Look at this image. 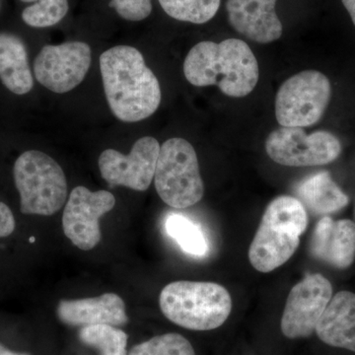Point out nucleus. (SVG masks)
<instances>
[{
  "mask_svg": "<svg viewBox=\"0 0 355 355\" xmlns=\"http://www.w3.org/2000/svg\"><path fill=\"white\" fill-rule=\"evenodd\" d=\"M159 304L168 320L193 331L219 328L232 309L230 294L220 284L184 280L166 286Z\"/></svg>",
  "mask_w": 355,
  "mask_h": 355,
  "instance_id": "obj_3",
  "label": "nucleus"
},
{
  "mask_svg": "<svg viewBox=\"0 0 355 355\" xmlns=\"http://www.w3.org/2000/svg\"><path fill=\"white\" fill-rule=\"evenodd\" d=\"M0 80L16 95H25L34 86L27 50L22 40L0 32Z\"/></svg>",
  "mask_w": 355,
  "mask_h": 355,
  "instance_id": "obj_17",
  "label": "nucleus"
},
{
  "mask_svg": "<svg viewBox=\"0 0 355 355\" xmlns=\"http://www.w3.org/2000/svg\"><path fill=\"white\" fill-rule=\"evenodd\" d=\"M299 200L317 214H328L343 209L349 197L331 179L328 172L306 178L296 189Z\"/></svg>",
  "mask_w": 355,
  "mask_h": 355,
  "instance_id": "obj_18",
  "label": "nucleus"
},
{
  "mask_svg": "<svg viewBox=\"0 0 355 355\" xmlns=\"http://www.w3.org/2000/svg\"><path fill=\"white\" fill-rule=\"evenodd\" d=\"M91 55L90 46L83 42L48 44L35 58V77L53 92H69L85 78Z\"/></svg>",
  "mask_w": 355,
  "mask_h": 355,
  "instance_id": "obj_8",
  "label": "nucleus"
},
{
  "mask_svg": "<svg viewBox=\"0 0 355 355\" xmlns=\"http://www.w3.org/2000/svg\"><path fill=\"white\" fill-rule=\"evenodd\" d=\"M315 331L327 345L355 352V294L349 291L336 294Z\"/></svg>",
  "mask_w": 355,
  "mask_h": 355,
  "instance_id": "obj_16",
  "label": "nucleus"
},
{
  "mask_svg": "<svg viewBox=\"0 0 355 355\" xmlns=\"http://www.w3.org/2000/svg\"><path fill=\"white\" fill-rule=\"evenodd\" d=\"M0 355H30L27 354H20V352H11L8 349H6V347L0 343Z\"/></svg>",
  "mask_w": 355,
  "mask_h": 355,
  "instance_id": "obj_28",
  "label": "nucleus"
},
{
  "mask_svg": "<svg viewBox=\"0 0 355 355\" xmlns=\"http://www.w3.org/2000/svg\"><path fill=\"white\" fill-rule=\"evenodd\" d=\"M103 85L112 113L125 123L153 116L161 102L157 77L144 55L130 46H116L100 55Z\"/></svg>",
  "mask_w": 355,
  "mask_h": 355,
  "instance_id": "obj_1",
  "label": "nucleus"
},
{
  "mask_svg": "<svg viewBox=\"0 0 355 355\" xmlns=\"http://www.w3.org/2000/svg\"><path fill=\"white\" fill-rule=\"evenodd\" d=\"M160 146L157 139L144 137L133 144L128 155L114 149L103 151L99 157L101 176L111 187L123 186L144 191L153 183Z\"/></svg>",
  "mask_w": 355,
  "mask_h": 355,
  "instance_id": "obj_10",
  "label": "nucleus"
},
{
  "mask_svg": "<svg viewBox=\"0 0 355 355\" xmlns=\"http://www.w3.org/2000/svg\"><path fill=\"white\" fill-rule=\"evenodd\" d=\"M128 355H196L191 343L179 334H164L133 347Z\"/></svg>",
  "mask_w": 355,
  "mask_h": 355,
  "instance_id": "obj_24",
  "label": "nucleus"
},
{
  "mask_svg": "<svg viewBox=\"0 0 355 355\" xmlns=\"http://www.w3.org/2000/svg\"><path fill=\"white\" fill-rule=\"evenodd\" d=\"M268 155L275 163L289 167L326 165L342 153V144L328 132L306 135L301 128L282 127L270 133L266 141Z\"/></svg>",
  "mask_w": 355,
  "mask_h": 355,
  "instance_id": "obj_7",
  "label": "nucleus"
},
{
  "mask_svg": "<svg viewBox=\"0 0 355 355\" xmlns=\"http://www.w3.org/2000/svg\"><path fill=\"white\" fill-rule=\"evenodd\" d=\"M342 1L355 26V0H342Z\"/></svg>",
  "mask_w": 355,
  "mask_h": 355,
  "instance_id": "obj_27",
  "label": "nucleus"
},
{
  "mask_svg": "<svg viewBox=\"0 0 355 355\" xmlns=\"http://www.w3.org/2000/svg\"><path fill=\"white\" fill-rule=\"evenodd\" d=\"M277 0H227L226 12L229 24L251 41L270 44L284 32L275 11Z\"/></svg>",
  "mask_w": 355,
  "mask_h": 355,
  "instance_id": "obj_12",
  "label": "nucleus"
},
{
  "mask_svg": "<svg viewBox=\"0 0 355 355\" xmlns=\"http://www.w3.org/2000/svg\"><path fill=\"white\" fill-rule=\"evenodd\" d=\"M299 242V236L291 231L261 221L250 246V263L258 272H272L293 256Z\"/></svg>",
  "mask_w": 355,
  "mask_h": 355,
  "instance_id": "obj_15",
  "label": "nucleus"
},
{
  "mask_svg": "<svg viewBox=\"0 0 355 355\" xmlns=\"http://www.w3.org/2000/svg\"><path fill=\"white\" fill-rule=\"evenodd\" d=\"M333 287L323 275H308L291 289L282 318V334L288 338H306L330 303Z\"/></svg>",
  "mask_w": 355,
  "mask_h": 355,
  "instance_id": "obj_11",
  "label": "nucleus"
},
{
  "mask_svg": "<svg viewBox=\"0 0 355 355\" xmlns=\"http://www.w3.org/2000/svg\"><path fill=\"white\" fill-rule=\"evenodd\" d=\"M261 221L275 224L300 237L307 228V212L298 198L280 196L266 207Z\"/></svg>",
  "mask_w": 355,
  "mask_h": 355,
  "instance_id": "obj_19",
  "label": "nucleus"
},
{
  "mask_svg": "<svg viewBox=\"0 0 355 355\" xmlns=\"http://www.w3.org/2000/svg\"><path fill=\"white\" fill-rule=\"evenodd\" d=\"M221 0H159L170 17L182 22L205 24L216 15Z\"/></svg>",
  "mask_w": 355,
  "mask_h": 355,
  "instance_id": "obj_22",
  "label": "nucleus"
},
{
  "mask_svg": "<svg viewBox=\"0 0 355 355\" xmlns=\"http://www.w3.org/2000/svg\"><path fill=\"white\" fill-rule=\"evenodd\" d=\"M116 205L113 193L76 187L70 193L62 216L65 236L79 249L90 251L101 241L99 220Z\"/></svg>",
  "mask_w": 355,
  "mask_h": 355,
  "instance_id": "obj_9",
  "label": "nucleus"
},
{
  "mask_svg": "<svg viewBox=\"0 0 355 355\" xmlns=\"http://www.w3.org/2000/svg\"><path fill=\"white\" fill-rule=\"evenodd\" d=\"M165 230L184 253L203 257L209 252V242L202 228L186 216L180 214L168 216L165 221Z\"/></svg>",
  "mask_w": 355,
  "mask_h": 355,
  "instance_id": "obj_20",
  "label": "nucleus"
},
{
  "mask_svg": "<svg viewBox=\"0 0 355 355\" xmlns=\"http://www.w3.org/2000/svg\"><path fill=\"white\" fill-rule=\"evenodd\" d=\"M311 254L338 268H349L355 259V224L343 219L334 221L324 216L315 227Z\"/></svg>",
  "mask_w": 355,
  "mask_h": 355,
  "instance_id": "obj_14",
  "label": "nucleus"
},
{
  "mask_svg": "<svg viewBox=\"0 0 355 355\" xmlns=\"http://www.w3.org/2000/svg\"><path fill=\"white\" fill-rule=\"evenodd\" d=\"M154 183L161 200L174 209H187L200 202L205 186L190 142L178 137L166 140L160 147Z\"/></svg>",
  "mask_w": 355,
  "mask_h": 355,
  "instance_id": "obj_5",
  "label": "nucleus"
},
{
  "mask_svg": "<svg viewBox=\"0 0 355 355\" xmlns=\"http://www.w3.org/2000/svg\"><path fill=\"white\" fill-rule=\"evenodd\" d=\"M109 6L123 19L137 22L150 15L153 0H111Z\"/></svg>",
  "mask_w": 355,
  "mask_h": 355,
  "instance_id": "obj_25",
  "label": "nucleus"
},
{
  "mask_svg": "<svg viewBox=\"0 0 355 355\" xmlns=\"http://www.w3.org/2000/svg\"><path fill=\"white\" fill-rule=\"evenodd\" d=\"M187 80L198 87L216 85L229 97L253 92L260 76L258 60L244 41H205L193 46L184 62Z\"/></svg>",
  "mask_w": 355,
  "mask_h": 355,
  "instance_id": "obj_2",
  "label": "nucleus"
},
{
  "mask_svg": "<svg viewBox=\"0 0 355 355\" xmlns=\"http://www.w3.org/2000/svg\"><path fill=\"white\" fill-rule=\"evenodd\" d=\"M78 336L81 343L99 350L101 355H128V335L116 327L110 324L83 327Z\"/></svg>",
  "mask_w": 355,
  "mask_h": 355,
  "instance_id": "obj_21",
  "label": "nucleus"
},
{
  "mask_svg": "<svg viewBox=\"0 0 355 355\" xmlns=\"http://www.w3.org/2000/svg\"><path fill=\"white\" fill-rule=\"evenodd\" d=\"M331 86L317 70H305L287 79L275 97V116L280 125L304 128L321 120L328 108Z\"/></svg>",
  "mask_w": 355,
  "mask_h": 355,
  "instance_id": "obj_6",
  "label": "nucleus"
},
{
  "mask_svg": "<svg viewBox=\"0 0 355 355\" xmlns=\"http://www.w3.org/2000/svg\"><path fill=\"white\" fill-rule=\"evenodd\" d=\"M13 176L22 214L51 216L64 205L67 178L51 156L38 150L26 151L16 160Z\"/></svg>",
  "mask_w": 355,
  "mask_h": 355,
  "instance_id": "obj_4",
  "label": "nucleus"
},
{
  "mask_svg": "<svg viewBox=\"0 0 355 355\" xmlns=\"http://www.w3.org/2000/svg\"><path fill=\"white\" fill-rule=\"evenodd\" d=\"M15 230V218L6 203L0 202V238L8 237Z\"/></svg>",
  "mask_w": 355,
  "mask_h": 355,
  "instance_id": "obj_26",
  "label": "nucleus"
},
{
  "mask_svg": "<svg viewBox=\"0 0 355 355\" xmlns=\"http://www.w3.org/2000/svg\"><path fill=\"white\" fill-rule=\"evenodd\" d=\"M31 3L22 12L26 24L34 28L51 27L60 23L69 12V0H21Z\"/></svg>",
  "mask_w": 355,
  "mask_h": 355,
  "instance_id": "obj_23",
  "label": "nucleus"
},
{
  "mask_svg": "<svg viewBox=\"0 0 355 355\" xmlns=\"http://www.w3.org/2000/svg\"><path fill=\"white\" fill-rule=\"evenodd\" d=\"M60 321L72 327L125 326L128 318L123 299L114 293H105L94 298L62 300L58 303Z\"/></svg>",
  "mask_w": 355,
  "mask_h": 355,
  "instance_id": "obj_13",
  "label": "nucleus"
}]
</instances>
